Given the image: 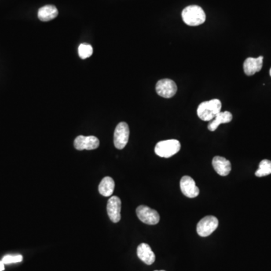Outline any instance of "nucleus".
Returning <instances> with one entry per match:
<instances>
[{"label": "nucleus", "instance_id": "6e6552de", "mask_svg": "<svg viewBox=\"0 0 271 271\" xmlns=\"http://www.w3.org/2000/svg\"><path fill=\"white\" fill-rule=\"evenodd\" d=\"M180 188L183 195L187 198H195L200 193V190L197 186L195 180L188 176H185L181 179Z\"/></svg>", "mask_w": 271, "mask_h": 271}, {"label": "nucleus", "instance_id": "2eb2a0df", "mask_svg": "<svg viewBox=\"0 0 271 271\" xmlns=\"http://www.w3.org/2000/svg\"><path fill=\"white\" fill-rule=\"evenodd\" d=\"M58 10L54 5H45L39 9L38 12V18L42 21H49L57 18Z\"/></svg>", "mask_w": 271, "mask_h": 271}, {"label": "nucleus", "instance_id": "20e7f679", "mask_svg": "<svg viewBox=\"0 0 271 271\" xmlns=\"http://www.w3.org/2000/svg\"><path fill=\"white\" fill-rule=\"evenodd\" d=\"M218 226V220L217 217L208 216L202 218L197 225V232L200 236L211 235Z\"/></svg>", "mask_w": 271, "mask_h": 271}, {"label": "nucleus", "instance_id": "39448f33", "mask_svg": "<svg viewBox=\"0 0 271 271\" xmlns=\"http://www.w3.org/2000/svg\"><path fill=\"white\" fill-rule=\"evenodd\" d=\"M130 129L126 122H121L117 125L114 133V144L118 149H123L128 143Z\"/></svg>", "mask_w": 271, "mask_h": 271}, {"label": "nucleus", "instance_id": "f257e3e1", "mask_svg": "<svg viewBox=\"0 0 271 271\" xmlns=\"http://www.w3.org/2000/svg\"><path fill=\"white\" fill-rule=\"evenodd\" d=\"M221 103L219 100L213 99L205 101L198 106V115L202 121L210 122L221 112Z\"/></svg>", "mask_w": 271, "mask_h": 271}, {"label": "nucleus", "instance_id": "0eeeda50", "mask_svg": "<svg viewBox=\"0 0 271 271\" xmlns=\"http://www.w3.org/2000/svg\"><path fill=\"white\" fill-rule=\"evenodd\" d=\"M177 86L171 79L164 78L158 81L156 85V92L163 98H171L177 93Z\"/></svg>", "mask_w": 271, "mask_h": 271}, {"label": "nucleus", "instance_id": "4be33fe9", "mask_svg": "<svg viewBox=\"0 0 271 271\" xmlns=\"http://www.w3.org/2000/svg\"></svg>", "mask_w": 271, "mask_h": 271}, {"label": "nucleus", "instance_id": "aec40b11", "mask_svg": "<svg viewBox=\"0 0 271 271\" xmlns=\"http://www.w3.org/2000/svg\"><path fill=\"white\" fill-rule=\"evenodd\" d=\"M5 270V264L2 261H0V271H3Z\"/></svg>", "mask_w": 271, "mask_h": 271}, {"label": "nucleus", "instance_id": "6ab92c4d", "mask_svg": "<svg viewBox=\"0 0 271 271\" xmlns=\"http://www.w3.org/2000/svg\"><path fill=\"white\" fill-rule=\"evenodd\" d=\"M23 261V256L21 254H16V255H11L8 254L2 258V261L5 265L14 264V263L21 262Z\"/></svg>", "mask_w": 271, "mask_h": 271}, {"label": "nucleus", "instance_id": "f03ea898", "mask_svg": "<svg viewBox=\"0 0 271 271\" xmlns=\"http://www.w3.org/2000/svg\"><path fill=\"white\" fill-rule=\"evenodd\" d=\"M183 21L191 27L201 25L206 21V14L201 7L198 5H189L181 13Z\"/></svg>", "mask_w": 271, "mask_h": 271}, {"label": "nucleus", "instance_id": "9b49d317", "mask_svg": "<svg viewBox=\"0 0 271 271\" xmlns=\"http://www.w3.org/2000/svg\"><path fill=\"white\" fill-rule=\"evenodd\" d=\"M263 60L264 57L260 56L257 58H253V57H249L245 60L243 63V70L246 75L251 76L256 73L258 72L262 69Z\"/></svg>", "mask_w": 271, "mask_h": 271}, {"label": "nucleus", "instance_id": "f3484780", "mask_svg": "<svg viewBox=\"0 0 271 271\" xmlns=\"http://www.w3.org/2000/svg\"><path fill=\"white\" fill-rule=\"evenodd\" d=\"M271 174V162L269 160H263L260 163L258 170L255 172V176L258 177H266Z\"/></svg>", "mask_w": 271, "mask_h": 271}, {"label": "nucleus", "instance_id": "dca6fc26", "mask_svg": "<svg viewBox=\"0 0 271 271\" xmlns=\"http://www.w3.org/2000/svg\"><path fill=\"white\" fill-rule=\"evenodd\" d=\"M99 192L104 197H109L112 195L115 190V181L109 177H105L100 181L99 185Z\"/></svg>", "mask_w": 271, "mask_h": 271}, {"label": "nucleus", "instance_id": "412c9836", "mask_svg": "<svg viewBox=\"0 0 271 271\" xmlns=\"http://www.w3.org/2000/svg\"><path fill=\"white\" fill-rule=\"evenodd\" d=\"M270 75L271 76V69L270 70Z\"/></svg>", "mask_w": 271, "mask_h": 271}, {"label": "nucleus", "instance_id": "423d86ee", "mask_svg": "<svg viewBox=\"0 0 271 271\" xmlns=\"http://www.w3.org/2000/svg\"><path fill=\"white\" fill-rule=\"evenodd\" d=\"M137 215L139 219L147 225H157L160 221V216L158 212L144 205L137 207Z\"/></svg>", "mask_w": 271, "mask_h": 271}, {"label": "nucleus", "instance_id": "f8f14e48", "mask_svg": "<svg viewBox=\"0 0 271 271\" xmlns=\"http://www.w3.org/2000/svg\"><path fill=\"white\" fill-rule=\"evenodd\" d=\"M213 166L216 172L221 177H226L231 173V162L224 157H214L213 159Z\"/></svg>", "mask_w": 271, "mask_h": 271}, {"label": "nucleus", "instance_id": "1a4fd4ad", "mask_svg": "<svg viewBox=\"0 0 271 271\" xmlns=\"http://www.w3.org/2000/svg\"><path fill=\"white\" fill-rule=\"evenodd\" d=\"M99 145L100 141L97 137L93 136H78L74 141V146L78 151L96 149L98 148Z\"/></svg>", "mask_w": 271, "mask_h": 271}, {"label": "nucleus", "instance_id": "4468645a", "mask_svg": "<svg viewBox=\"0 0 271 271\" xmlns=\"http://www.w3.org/2000/svg\"><path fill=\"white\" fill-rule=\"evenodd\" d=\"M232 118H233L232 114L229 111H223V112L221 111L214 119L210 121L208 125L209 130L215 131L221 124L230 123L232 121Z\"/></svg>", "mask_w": 271, "mask_h": 271}, {"label": "nucleus", "instance_id": "ddd939ff", "mask_svg": "<svg viewBox=\"0 0 271 271\" xmlns=\"http://www.w3.org/2000/svg\"><path fill=\"white\" fill-rule=\"evenodd\" d=\"M137 255L139 258L146 265H151L155 262V253L151 250L149 245L147 243H141L137 247Z\"/></svg>", "mask_w": 271, "mask_h": 271}, {"label": "nucleus", "instance_id": "7ed1b4c3", "mask_svg": "<svg viewBox=\"0 0 271 271\" xmlns=\"http://www.w3.org/2000/svg\"><path fill=\"white\" fill-rule=\"evenodd\" d=\"M180 148H181V144L178 140H163L157 143L155 152L159 157L169 158L178 153Z\"/></svg>", "mask_w": 271, "mask_h": 271}, {"label": "nucleus", "instance_id": "a211bd4d", "mask_svg": "<svg viewBox=\"0 0 271 271\" xmlns=\"http://www.w3.org/2000/svg\"><path fill=\"white\" fill-rule=\"evenodd\" d=\"M93 54V48L89 44H81L78 47V55L82 59L90 57Z\"/></svg>", "mask_w": 271, "mask_h": 271}, {"label": "nucleus", "instance_id": "9d476101", "mask_svg": "<svg viewBox=\"0 0 271 271\" xmlns=\"http://www.w3.org/2000/svg\"><path fill=\"white\" fill-rule=\"evenodd\" d=\"M122 201L117 196L111 197L107 203V213L112 222L118 223L121 220Z\"/></svg>", "mask_w": 271, "mask_h": 271}]
</instances>
